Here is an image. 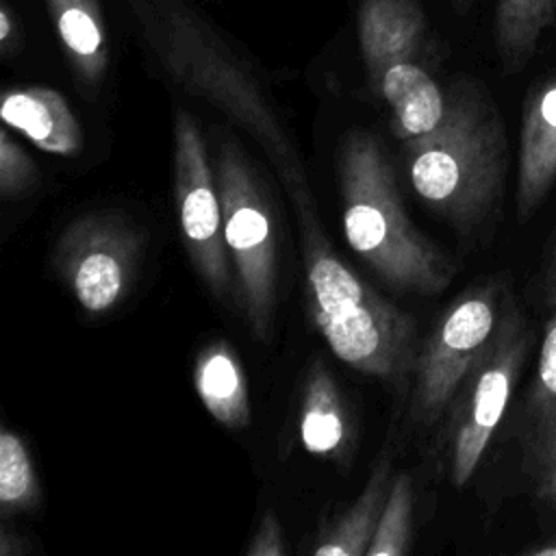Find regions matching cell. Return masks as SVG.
I'll return each mask as SVG.
<instances>
[{
	"instance_id": "1",
	"label": "cell",
	"mask_w": 556,
	"mask_h": 556,
	"mask_svg": "<svg viewBox=\"0 0 556 556\" xmlns=\"http://www.w3.org/2000/svg\"><path fill=\"white\" fill-rule=\"evenodd\" d=\"M130 9L146 46L172 80L219 109L263 146L295 208L313 204L285 126L258 80L215 26L185 0H130Z\"/></svg>"
},
{
	"instance_id": "2",
	"label": "cell",
	"mask_w": 556,
	"mask_h": 556,
	"mask_svg": "<svg viewBox=\"0 0 556 556\" xmlns=\"http://www.w3.org/2000/svg\"><path fill=\"white\" fill-rule=\"evenodd\" d=\"M404 148L413 191L458 230L482 226L497 208L506 137L497 109L473 80H454L443 122Z\"/></svg>"
},
{
	"instance_id": "3",
	"label": "cell",
	"mask_w": 556,
	"mask_h": 556,
	"mask_svg": "<svg viewBox=\"0 0 556 556\" xmlns=\"http://www.w3.org/2000/svg\"><path fill=\"white\" fill-rule=\"evenodd\" d=\"M311 317L332 354L361 374L402 382L419 354L415 319L380 298L328 245L315 202L295 208Z\"/></svg>"
},
{
	"instance_id": "4",
	"label": "cell",
	"mask_w": 556,
	"mask_h": 556,
	"mask_svg": "<svg viewBox=\"0 0 556 556\" xmlns=\"http://www.w3.org/2000/svg\"><path fill=\"white\" fill-rule=\"evenodd\" d=\"M339 185L345 241L384 282L426 295L450 285L454 265L406 215L387 152L371 132L352 130L343 139Z\"/></svg>"
},
{
	"instance_id": "5",
	"label": "cell",
	"mask_w": 556,
	"mask_h": 556,
	"mask_svg": "<svg viewBox=\"0 0 556 556\" xmlns=\"http://www.w3.org/2000/svg\"><path fill=\"white\" fill-rule=\"evenodd\" d=\"M215 178L239 311L250 332L258 341H267L274 324L278 280V237L271 206L245 154L230 137L217 143Z\"/></svg>"
},
{
	"instance_id": "6",
	"label": "cell",
	"mask_w": 556,
	"mask_h": 556,
	"mask_svg": "<svg viewBox=\"0 0 556 556\" xmlns=\"http://www.w3.org/2000/svg\"><path fill=\"white\" fill-rule=\"evenodd\" d=\"M532 343L515 302L506 295L497 330L460 384L447 415L445 452L447 473L454 486H463L476 473L506 408Z\"/></svg>"
},
{
	"instance_id": "7",
	"label": "cell",
	"mask_w": 556,
	"mask_h": 556,
	"mask_svg": "<svg viewBox=\"0 0 556 556\" xmlns=\"http://www.w3.org/2000/svg\"><path fill=\"white\" fill-rule=\"evenodd\" d=\"M506 293L497 280L460 293L439 317L419 348L413 369L410 417L432 426L447 415L460 384L491 343Z\"/></svg>"
},
{
	"instance_id": "8",
	"label": "cell",
	"mask_w": 556,
	"mask_h": 556,
	"mask_svg": "<svg viewBox=\"0 0 556 556\" xmlns=\"http://www.w3.org/2000/svg\"><path fill=\"white\" fill-rule=\"evenodd\" d=\"M172 135L174 193L187 254L211 293L217 300L232 304L237 298V282L224 241L222 198L198 119L189 111L178 109L174 113Z\"/></svg>"
},
{
	"instance_id": "9",
	"label": "cell",
	"mask_w": 556,
	"mask_h": 556,
	"mask_svg": "<svg viewBox=\"0 0 556 556\" xmlns=\"http://www.w3.org/2000/svg\"><path fill=\"white\" fill-rule=\"evenodd\" d=\"M52 261L87 313H109L135 282L139 237L117 215L87 213L65 226Z\"/></svg>"
},
{
	"instance_id": "10",
	"label": "cell",
	"mask_w": 556,
	"mask_h": 556,
	"mask_svg": "<svg viewBox=\"0 0 556 556\" xmlns=\"http://www.w3.org/2000/svg\"><path fill=\"white\" fill-rule=\"evenodd\" d=\"M556 182V74L534 83L523 100L515 206L528 219Z\"/></svg>"
},
{
	"instance_id": "11",
	"label": "cell",
	"mask_w": 556,
	"mask_h": 556,
	"mask_svg": "<svg viewBox=\"0 0 556 556\" xmlns=\"http://www.w3.org/2000/svg\"><path fill=\"white\" fill-rule=\"evenodd\" d=\"M358 48L371 85L400 61H419L428 43V20L419 0H361Z\"/></svg>"
},
{
	"instance_id": "12",
	"label": "cell",
	"mask_w": 556,
	"mask_h": 556,
	"mask_svg": "<svg viewBox=\"0 0 556 556\" xmlns=\"http://www.w3.org/2000/svg\"><path fill=\"white\" fill-rule=\"evenodd\" d=\"M521 469L539 484L556 465V315L543 341L521 415Z\"/></svg>"
},
{
	"instance_id": "13",
	"label": "cell",
	"mask_w": 556,
	"mask_h": 556,
	"mask_svg": "<svg viewBox=\"0 0 556 556\" xmlns=\"http://www.w3.org/2000/svg\"><path fill=\"white\" fill-rule=\"evenodd\" d=\"M0 115L4 126L22 132L48 154L72 156L85 143L72 106L52 87L22 85L7 89Z\"/></svg>"
},
{
	"instance_id": "14",
	"label": "cell",
	"mask_w": 556,
	"mask_h": 556,
	"mask_svg": "<svg viewBox=\"0 0 556 556\" xmlns=\"http://www.w3.org/2000/svg\"><path fill=\"white\" fill-rule=\"evenodd\" d=\"M391 111V130L406 143L432 132L447 111V87L424 67L421 61L389 65L374 83Z\"/></svg>"
},
{
	"instance_id": "15",
	"label": "cell",
	"mask_w": 556,
	"mask_h": 556,
	"mask_svg": "<svg viewBox=\"0 0 556 556\" xmlns=\"http://www.w3.org/2000/svg\"><path fill=\"white\" fill-rule=\"evenodd\" d=\"M67 63L85 87H98L109 67L106 24L98 0H46Z\"/></svg>"
},
{
	"instance_id": "16",
	"label": "cell",
	"mask_w": 556,
	"mask_h": 556,
	"mask_svg": "<svg viewBox=\"0 0 556 556\" xmlns=\"http://www.w3.org/2000/svg\"><path fill=\"white\" fill-rule=\"evenodd\" d=\"M193 387L204 408L226 428L250 424V395L243 367L226 341L204 345L193 365Z\"/></svg>"
},
{
	"instance_id": "17",
	"label": "cell",
	"mask_w": 556,
	"mask_h": 556,
	"mask_svg": "<svg viewBox=\"0 0 556 556\" xmlns=\"http://www.w3.org/2000/svg\"><path fill=\"white\" fill-rule=\"evenodd\" d=\"M300 439L308 454L328 460H343L350 450V430L334 378L321 361L308 367L302 408H300Z\"/></svg>"
},
{
	"instance_id": "18",
	"label": "cell",
	"mask_w": 556,
	"mask_h": 556,
	"mask_svg": "<svg viewBox=\"0 0 556 556\" xmlns=\"http://www.w3.org/2000/svg\"><path fill=\"white\" fill-rule=\"evenodd\" d=\"M391 465L389 458H382L356 502L330 526L321 541L313 547L317 556H363L376 532L380 513L384 508L389 489H391Z\"/></svg>"
},
{
	"instance_id": "19",
	"label": "cell",
	"mask_w": 556,
	"mask_h": 556,
	"mask_svg": "<svg viewBox=\"0 0 556 556\" xmlns=\"http://www.w3.org/2000/svg\"><path fill=\"white\" fill-rule=\"evenodd\" d=\"M556 0H495L493 41L506 72L521 70L554 24Z\"/></svg>"
},
{
	"instance_id": "20",
	"label": "cell",
	"mask_w": 556,
	"mask_h": 556,
	"mask_svg": "<svg viewBox=\"0 0 556 556\" xmlns=\"http://www.w3.org/2000/svg\"><path fill=\"white\" fill-rule=\"evenodd\" d=\"M39 480L24 441L9 428L0 430V508L2 519L39 506Z\"/></svg>"
},
{
	"instance_id": "21",
	"label": "cell",
	"mask_w": 556,
	"mask_h": 556,
	"mask_svg": "<svg viewBox=\"0 0 556 556\" xmlns=\"http://www.w3.org/2000/svg\"><path fill=\"white\" fill-rule=\"evenodd\" d=\"M413 541V486L406 473L391 480L376 532L365 556H402Z\"/></svg>"
},
{
	"instance_id": "22",
	"label": "cell",
	"mask_w": 556,
	"mask_h": 556,
	"mask_svg": "<svg viewBox=\"0 0 556 556\" xmlns=\"http://www.w3.org/2000/svg\"><path fill=\"white\" fill-rule=\"evenodd\" d=\"M39 169L28 152L11 137L9 126L0 130V193L4 200H17L35 189Z\"/></svg>"
},
{
	"instance_id": "23",
	"label": "cell",
	"mask_w": 556,
	"mask_h": 556,
	"mask_svg": "<svg viewBox=\"0 0 556 556\" xmlns=\"http://www.w3.org/2000/svg\"><path fill=\"white\" fill-rule=\"evenodd\" d=\"M245 554L248 556H285L287 554L285 534L274 513L263 515L250 545L245 547Z\"/></svg>"
},
{
	"instance_id": "24",
	"label": "cell",
	"mask_w": 556,
	"mask_h": 556,
	"mask_svg": "<svg viewBox=\"0 0 556 556\" xmlns=\"http://www.w3.org/2000/svg\"><path fill=\"white\" fill-rule=\"evenodd\" d=\"M22 24L17 13L2 2L0 4V54L4 59L15 56L22 50Z\"/></svg>"
},
{
	"instance_id": "25",
	"label": "cell",
	"mask_w": 556,
	"mask_h": 556,
	"mask_svg": "<svg viewBox=\"0 0 556 556\" xmlns=\"http://www.w3.org/2000/svg\"><path fill=\"white\" fill-rule=\"evenodd\" d=\"M28 545L26 539L20 536L17 532H11L9 526L2 528L0 532V556H24L28 554Z\"/></svg>"
},
{
	"instance_id": "26",
	"label": "cell",
	"mask_w": 556,
	"mask_h": 556,
	"mask_svg": "<svg viewBox=\"0 0 556 556\" xmlns=\"http://www.w3.org/2000/svg\"><path fill=\"white\" fill-rule=\"evenodd\" d=\"M545 302L549 306V317L556 315V239L547 258V274H545Z\"/></svg>"
},
{
	"instance_id": "27",
	"label": "cell",
	"mask_w": 556,
	"mask_h": 556,
	"mask_svg": "<svg viewBox=\"0 0 556 556\" xmlns=\"http://www.w3.org/2000/svg\"><path fill=\"white\" fill-rule=\"evenodd\" d=\"M536 497L547 504V506H556V465L554 469L536 484Z\"/></svg>"
},
{
	"instance_id": "28",
	"label": "cell",
	"mask_w": 556,
	"mask_h": 556,
	"mask_svg": "<svg viewBox=\"0 0 556 556\" xmlns=\"http://www.w3.org/2000/svg\"><path fill=\"white\" fill-rule=\"evenodd\" d=\"M528 556H556V532L539 539L534 545H528L523 549Z\"/></svg>"
},
{
	"instance_id": "29",
	"label": "cell",
	"mask_w": 556,
	"mask_h": 556,
	"mask_svg": "<svg viewBox=\"0 0 556 556\" xmlns=\"http://www.w3.org/2000/svg\"><path fill=\"white\" fill-rule=\"evenodd\" d=\"M452 4H454V9H456L458 13H465V11H469V7L473 4V0H452Z\"/></svg>"
}]
</instances>
